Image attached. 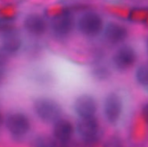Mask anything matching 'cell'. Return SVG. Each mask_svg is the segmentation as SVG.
<instances>
[{
	"label": "cell",
	"instance_id": "1",
	"mask_svg": "<svg viewBox=\"0 0 148 147\" xmlns=\"http://www.w3.org/2000/svg\"><path fill=\"white\" fill-rule=\"evenodd\" d=\"M75 27L82 36L94 39L103 32L104 18L96 11L87 10L79 15L75 21Z\"/></svg>",
	"mask_w": 148,
	"mask_h": 147
},
{
	"label": "cell",
	"instance_id": "6",
	"mask_svg": "<svg viewBox=\"0 0 148 147\" xmlns=\"http://www.w3.org/2000/svg\"><path fill=\"white\" fill-rule=\"evenodd\" d=\"M75 130L85 143L91 145L98 140L101 133V126L95 117L80 118L76 123Z\"/></svg>",
	"mask_w": 148,
	"mask_h": 147
},
{
	"label": "cell",
	"instance_id": "17",
	"mask_svg": "<svg viewBox=\"0 0 148 147\" xmlns=\"http://www.w3.org/2000/svg\"><path fill=\"white\" fill-rule=\"evenodd\" d=\"M103 147H124V143L119 136H110L105 142Z\"/></svg>",
	"mask_w": 148,
	"mask_h": 147
},
{
	"label": "cell",
	"instance_id": "5",
	"mask_svg": "<svg viewBox=\"0 0 148 147\" xmlns=\"http://www.w3.org/2000/svg\"><path fill=\"white\" fill-rule=\"evenodd\" d=\"M4 124L10 135L16 138L24 137L29 133L31 128V123L29 117L20 112L11 113L7 115Z\"/></svg>",
	"mask_w": 148,
	"mask_h": 147
},
{
	"label": "cell",
	"instance_id": "7",
	"mask_svg": "<svg viewBox=\"0 0 148 147\" xmlns=\"http://www.w3.org/2000/svg\"><path fill=\"white\" fill-rule=\"evenodd\" d=\"M75 27V20L72 14L62 13L54 17L50 23V30L57 39H66L73 32Z\"/></svg>",
	"mask_w": 148,
	"mask_h": 147
},
{
	"label": "cell",
	"instance_id": "13",
	"mask_svg": "<svg viewBox=\"0 0 148 147\" xmlns=\"http://www.w3.org/2000/svg\"><path fill=\"white\" fill-rule=\"evenodd\" d=\"M134 78L136 82L143 87L148 88V65L142 64L139 66L134 73Z\"/></svg>",
	"mask_w": 148,
	"mask_h": 147
},
{
	"label": "cell",
	"instance_id": "16",
	"mask_svg": "<svg viewBox=\"0 0 148 147\" xmlns=\"http://www.w3.org/2000/svg\"><path fill=\"white\" fill-rule=\"evenodd\" d=\"M110 70L108 68L103 66V65H99L96 68H94L93 70V75L95 78H97L100 81L102 80H107L110 76Z\"/></svg>",
	"mask_w": 148,
	"mask_h": 147
},
{
	"label": "cell",
	"instance_id": "21",
	"mask_svg": "<svg viewBox=\"0 0 148 147\" xmlns=\"http://www.w3.org/2000/svg\"><path fill=\"white\" fill-rule=\"evenodd\" d=\"M4 76H5V74H4V71H3V68H0V84L3 82V81L4 80Z\"/></svg>",
	"mask_w": 148,
	"mask_h": 147
},
{
	"label": "cell",
	"instance_id": "9",
	"mask_svg": "<svg viewBox=\"0 0 148 147\" xmlns=\"http://www.w3.org/2000/svg\"><path fill=\"white\" fill-rule=\"evenodd\" d=\"M128 36L129 31L127 28L117 22H108L103 29L104 41L111 46L121 44L127 39Z\"/></svg>",
	"mask_w": 148,
	"mask_h": 147
},
{
	"label": "cell",
	"instance_id": "12",
	"mask_svg": "<svg viewBox=\"0 0 148 147\" xmlns=\"http://www.w3.org/2000/svg\"><path fill=\"white\" fill-rule=\"evenodd\" d=\"M22 47V40L17 34L8 33L2 42V50L8 55H13L19 52Z\"/></svg>",
	"mask_w": 148,
	"mask_h": 147
},
{
	"label": "cell",
	"instance_id": "11",
	"mask_svg": "<svg viewBox=\"0 0 148 147\" xmlns=\"http://www.w3.org/2000/svg\"><path fill=\"white\" fill-rule=\"evenodd\" d=\"M25 30L31 36H42L48 29V23L43 16L39 14H29L23 20Z\"/></svg>",
	"mask_w": 148,
	"mask_h": 147
},
{
	"label": "cell",
	"instance_id": "15",
	"mask_svg": "<svg viewBox=\"0 0 148 147\" xmlns=\"http://www.w3.org/2000/svg\"><path fill=\"white\" fill-rule=\"evenodd\" d=\"M57 142L48 136H39L35 141V147H58Z\"/></svg>",
	"mask_w": 148,
	"mask_h": 147
},
{
	"label": "cell",
	"instance_id": "3",
	"mask_svg": "<svg viewBox=\"0 0 148 147\" xmlns=\"http://www.w3.org/2000/svg\"><path fill=\"white\" fill-rule=\"evenodd\" d=\"M124 103L121 94L115 91L108 92L103 98L102 113L105 120L111 126L117 125L123 113Z\"/></svg>",
	"mask_w": 148,
	"mask_h": 147
},
{
	"label": "cell",
	"instance_id": "8",
	"mask_svg": "<svg viewBox=\"0 0 148 147\" xmlns=\"http://www.w3.org/2000/svg\"><path fill=\"white\" fill-rule=\"evenodd\" d=\"M75 113L80 118L95 117L99 105L95 96L89 94H82L75 98L73 104Z\"/></svg>",
	"mask_w": 148,
	"mask_h": 147
},
{
	"label": "cell",
	"instance_id": "19",
	"mask_svg": "<svg viewBox=\"0 0 148 147\" xmlns=\"http://www.w3.org/2000/svg\"><path fill=\"white\" fill-rule=\"evenodd\" d=\"M8 55L5 54L3 50H0V68H3V67L7 64L8 59H7Z\"/></svg>",
	"mask_w": 148,
	"mask_h": 147
},
{
	"label": "cell",
	"instance_id": "20",
	"mask_svg": "<svg viewBox=\"0 0 148 147\" xmlns=\"http://www.w3.org/2000/svg\"><path fill=\"white\" fill-rule=\"evenodd\" d=\"M141 114H142L144 121L146 122V124L148 126V102L143 106L142 110H141Z\"/></svg>",
	"mask_w": 148,
	"mask_h": 147
},
{
	"label": "cell",
	"instance_id": "10",
	"mask_svg": "<svg viewBox=\"0 0 148 147\" xmlns=\"http://www.w3.org/2000/svg\"><path fill=\"white\" fill-rule=\"evenodd\" d=\"M75 130V127L69 120L61 117L53 123V138L58 144L66 145L71 141Z\"/></svg>",
	"mask_w": 148,
	"mask_h": 147
},
{
	"label": "cell",
	"instance_id": "4",
	"mask_svg": "<svg viewBox=\"0 0 148 147\" xmlns=\"http://www.w3.org/2000/svg\"><path fill=\"white\" fill-rule=\"evenodd\" d=\"M137 61V51L131 45H122L119 47L111 57L113 67L120 72H125L131 69L136 64Z\"/></svg>",
	"mask_w": 148,
	"mask_h": 147
},
{
	"label": "cell",
	"instance_id": "24",
	"mask_svg": "<svg viewBox=\"0 0 148 147\" xmlns=\"http://www.w3.org/2000/svg\"><path fill=\"white\" fill-rule=\"evenodd\" d=\"M145 22H146V23H147V25H148V17H147V20H146Z\"/></svg>",
	"mask_w": 148,
	"mask_h": 147
},
{
	"label": "cell",
	"instance_id": "14",
	"mask_svg": "<svg viewBox=\"0 0 148 147\" xmlns=\"http://www.w3.org/2000/svg\"><path fill=\"white\" fill-rule=\"evenodd\" d=\"M148 17V9L136 8L130 10L129 19L134 22H145Z\"/></svg>",
	"mask_w": 148,
	"mask_h": 147
},
{
	"label": "cell",
	"instance_id": "22",
	"mask_svg": "<svg viewBox=\"0 0 148 147\" xmlns=\"http://www.w3.org/2000/svg\"><path fill=\"white\" fill-rule=\"evenodd\" d=\"M3 122H4V120H3V117L2 113H0V128H1V126H3Z\"/></svg>",
	"mask_w": 148,
	"mask_h": 147
},
{
	"label": "cell",
	"instance_id": "23",
	"mask_svg": "<svg viewBox=\"0 0 148 147\" xmlns=\"http://www.w3.org/2000/svg\"><path fill=\"white\" fill-rule=\"evenodd\" d=\"M147 52H148V38H147Z\"/></svg>",
	"mask_w": 148,
	"mask_h": 147
},
{
	"label": "cell",
	"instance_id": "18",
	"mask_svg": "<svg viewBox=\"0 0 148 147\" xmlns=\"http://www.w3.org/2000/svg\"><path fill=\"white\" fill-rule=\"evenodd\" d=\"M110 11L114 14L115 16H118L122 18H128L129 17V14H130V10H128L126 8L123 7H116V6H113L110 9Z\"/></svg>",
	"mask_w": 148,
	"mask_h": 147
},
{
	"label": "cell",
	"instance_id": "2",
	"mask_svg": "<svg viewBox=\"0 0 148 147\" xmlns=\"http://www.w3.org/2000/svg\"><path fill=\"white\" fill-rule=\"evenodd\" d=\"M33 111L41 121L47 124L56 122L62 114L61 105L55 100L46 97H41L35 100L33 103Z\"/></svg>",
	"mask_w": 148,
	"mask_h": 147
}]
</instances>
